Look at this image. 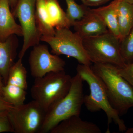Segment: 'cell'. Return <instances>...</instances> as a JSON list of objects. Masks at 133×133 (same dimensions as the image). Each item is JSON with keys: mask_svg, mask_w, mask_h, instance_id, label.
Segmentation results:
<instances>
[{"mask_svg": "<svg viewBox=\"0 0 133 133\" xmlns=\"http://www.w3.org/2000/svg\"><path fill=\"white\" fill-rule=\"evenodd\" d=\"M76 70L90 88V94L84 96V104L87 109L92 112L103 110L107 117L108 128L113 122L118 126L119 131L125 132L127 129L125 122L110 104L102 79L93 71L91 66L79 64L77 66Z\"/></svg>", "mask_w": 133, "mask_h": 133, "instance_id": "cell-1", "label": "cell"}, {"mask_svg": "<svg viewBox=\"0 0 133 133\" xmlns=\"http://www.w3.org/2000/svg\"><path fill=\"white\" fill-rule=\"evenodd\" d=\"M93 71L104 84L109 102L120 116L133 107V88L121 76L118 66L108 63H94Z\"/></svg>", "mask_w": 133, "mask_h": 133, "instance_id": "cell-2", "label": "cell"}, {"mask_svg": "<svg viewBox=\"0 0 133 133\" xmlns=\"http://www.w3.org/2000/svg\"><path fill=\"white\" fill-rule=\"evenodd\" d=\"M84 81L77 73L72 77L71 86L66 96L51 105L46 111L39 133L50 132L62 121L73 115L80 116L84 104Z\"/></svg>", "mask_w": 133, "mask_h": 133, "instance_id": "cell-3", "label": "cell"}, {"mask_svg": "<svg viewBox=\"0 0 133 133\" xmlns=\"http://www.w3.org/2000/svg\"><path fill=\"white\" fill-rule=\"evenodd\" d=\"M71 79L64 71L50 72L35 78L30 90L31 97L46 112L51 105L66 96Z\"/></svg>", "mask_w": 133, "mask_h": 133, "instance_id": "cell-4", "label": "cell"}, {"mask_svg": "<svg viewBox=\"0 0 133 133\" xmlns=\"http://www.w3.org/2000/svg\"><path fill=\"white\" fill-rule=\"evenodd\" d=\"M83 43L90 60L94 63L111 64L120 68L126 66L121 54V40L109 31L83 39Z\"/></svg>", "mask_w": 133, "mask_h": 133, "instance_id": "cell-5", "label": "cell"}, {"mask_svg": "<svg viewBox=\"0 0 133 133\" xmlns=\"http://www.w3.org/2000/svg\"><path fill=\"white\" fill-rule=\"evenodd\" d=\"M41 40L50 45L51 53L66 55L74 58L80 64L91 66L92 62L84 48L83 38L69 28L55 29L54 36H42Z\"/></svg>", "mask_w": 133, "mask_h": 133, "instance_id": "cell-6", "label": "cell"}, {"mask_svg": "<svg viewBox=\"0 0 133 133\" xmlns=\"http://www.w3.org/2000/svg\"><path fill=\"white\" fill-rule=\"evenodd\" d=\"M37 0H17L12 12L19 19L23 31V44L19 52V58L23 59L28 50L37 45L42 35L38 31L35 20Z\"/></svg>", "mask_w": 133, "mask_h": 133, "instance_id": "cell-7", "label": "cell"}, {"mask_svg": "<svg viewBox=\"0 0 133 133\" xmlns=\"http://www.w3.org/2000/svg\"><path fill=\"white\" fill-rule=\"evenodd\" d=\"M46 111L33 100L8 112L10 122L15 133H39Z\"/></svg>", "mask_w": 133, "mask_h": 133, "instance_id": "cell-8", "label": "cell"}, {"mask_svg": "<svg viewBox=\"0 0 133 133\" xmlns=\"http://www.w3.org/2000/svg\"><path fill=\"white\" fill-rule=\"evenodd\" d=\"M31 76L41 77L50 72L64 71L65 62L58 55L51 54L48 46L44 44L33 47L29 57Z\"/></svg>", "mask_w": 133, "mask_h": 133, "instance_id": "cell-9", "label": "cell"}, {"mask_svg": "<svg viewBox=\"0 0 133 133\" xmlns=\"http://www.w3.org/2000/svg\"><path fill=\"white\" fill-rule=\"evenodd\" d=\"M72 26L75 32L83 39L100 35L109 31L101 17L91 9L83 19L75 22Z\"/></svg>", "mask_w": 133, "mask_h": 133, "instance_id": "cell-10", "label": "cell"}, {"mask_svg": "<svg viewBox=\"0 0 133 133\" xmlns=\"http://www.w3.org/2000/svg\"><path fill=\"white\" fill-rule=\"evenodd\" d=\"M9 0H0V41L5 42L10 36L23 37L20 24L17 23L10 9Z\"/></svg>", "mask_w": 133, "mask_h": 133, "instance_id": "cell-11", "label": "cell"}, {"mask_svg": "<svg viewBox=\"0 0 133 133\" xmlns=\"http://www.w3.org/2000/svg\"><path fill=\"white\" fill-rule=\"evenodd\" d=\"M19 42L17 36L13 35L5 42L0 41V74L5 85L10 69L14 63Z\"/></svg>", "mask_w": 133, "mask_h": 133, "instance_id": "cell-12", "label": "cell"}, {"mask_svg": "<svg viewBox=\"0 0 133 133\" xmlns=\"http://www.w3.org/2000/svg\"><path fill=\"white\" fill-rule=\"evenodd\" d=\"M50 133H101L96 124L83 121L80 116L73 115L62 121L52 129Z\"/></svg>", "mask_w": 133, "mask_h": 133, "instance_id": "cell-13", "label": "cell"}, {"mask_svg": "<svg viewBox=\"0 0 133 133\" xmlns=\"http://www.w3.org/2000/svg\"><path fill=\"white\" fill-rule=\"evenodd\" d=\"M117 16L121 41L133 28V4L118 0Z\"/></svg>", "mask_w": 133, "mask_h": 133, "instance_id": "cell-14", "label": "cell"}, {"mask_svg": "<svg viewBox=\"0 0 133 133\" xmlns=\"http://www.w3.org/2000/svg\"><path fill=\"white\" fill-rule=\"evenodd\" d=\"M118 2V0H113L107 6L92 10L101 17L109 32L120 39L117 16Z\"/></svg>", "mask_w": 133, "mask_h": 133, "instance_id": "cell-15", "label": "cell"}, {"mask_svg": "<svg viewBox=\"0 0 133 133\" xmlns=\"http://www.w3.org/2000/svg\"><path fill=\"white\" fill-rule=\"evenodd\" d=\"M45 3L50 21L54 28H70L71 27L66 13L61 7L58 0H45Z\"/></svg>", "mask_w": 133, "mask_h": 133, "instance_id": "cell-16", "label": "cell"}, {"mask_svg": "<svg viewBox=\"0 0 133 133\" xmlns=\"http://www.w3.org/2000/svg\"><path fill=\"white\" fill-rule=\"evenodd\" d=\"M36 24L42 36H52L55 29L51 23L45 6V0H37L35 10Z\"/></svg>", "mask_w": 133, "mask_h": 133, "instance_id": "cell-17", "label": "cell"}, {"mask_svg": "<svg viewBox=\"0 0 133 133\" xmlns=\"http://www.w3.org/2000/svg\"><path fill=\"white\" fill-rule=\"evenodd\" d=\"M22 59L19 58L10 69L7 81L6 84L14 85L27 90L28 72L22 62Z\"/></svg>", "mask_w": 133, "mask_h": 133, "instance_id": "cell-18", "label": "cell"}, {"mask_svg": "<svg viewBox=\"0 0 133 133\" xmlns=\"http://www.w3.org/2000/svg\"><path fill=\"white\" fill-rule=\"evenodd\" d=\"M26 95V90L17 86L6 84L3 88V97L15 107L24 104Z\"/></svg>", "mask_w": 133, "mask_h": 133, "instance_id": "cell-19", "label": "cell"}, {"mask_svg": "<svg viewBox=\"0 0 133 133\" xmlns=\"http://www.w3.org/2000/svg\"><path fill=\"white\" fill-rule=\"evenodd\" d=\"M65 1L67 6L66 17L72 26L75 22L83 19L90 8L83 4L79 5L76 2L75 0Z\"/></svg>", "mask_w": 133, "mask_h": 133, "instance_id": "cell-20", "label": "cell"}, {"mask_svg": "<svg viewBox=\"0 0 133 133\" xmlns=\"http://www.w3.org/2000/svg\"><path fill=\"white\" fill-rule=\"evenodd\" d=\"M120 52L126 64L133 62V28L121 41Z\"/></svg>", "mask_w": 133, "mask_h": 133, "instance_id": "cell-21", "label": "cell"}, {"mask_svg": "<svg viewBox=\"0 0 133 133\" xmlns=\"http://www.w3.org/2000/svg\"><path fill=\"white\" fill-rule=\"evenodd\" d=\"M9 111L0 112V133L14 132L9 119Z\"/></svg>", "mask_w": 133, "mask_h": 133, "instance_id": "cell-22", "label": "cell"}, {"mask_svg": "<svg viewBox=\"0 0 133 133\" xmlns=\"http://www.w3.org/2000/svg\"><path fill=\"white\" fill-rule=\"evenodd\" d=\"M118 71L121 76L126 80L133 88V62L126 64L124 68H118Z\"/></svg>", "mask_w": 133, "mask_h": 133, "instance_id": "cell-23", "label": "cell"}, {"mask_svg": "<svg viewBox=\"0 0 133 133\" xmlns=\"http://www.w3.org/2000/svg\"><path fill=\"white\" fill-rule=\"evenodd\" d=\"M110 1L111 0H81L83 4L89 7L101 6Z\"/></svg>", "mask_w": 133, "mask_h": 133, "instance_id": "cell-24", "label": "cell"}, {"mask_svg": "<svg viewBox=\"0 0 133 133\" xmlns=\"http://www.w3.org/2000/svg\"><path fill=\"white\" fill-rule=\"evenodd\" d=\"M15 107L13 105L7 102L2 97L0 96V112L10 111Z\"/></svg>", "mask_w": 133, "mask_h": 133, "instance_id": "cell-25", "label": "cell"}, {"mask_svg": "<svg viewBox=\"0 0 133 133\" xmlns=\"http://www.w3.org/2000/svg\"><path fill=\"white\" fill-rule=\"evenodd\" d=\"M5 85L3 79L1 75L0 74V96L2 97V90L3 86Z\"/></svg>", "mask_w": 133, "mask_h": 133, "instance_id": "cell-26", "label": "cell"}, {"mask_svg": "<svg viewBox=\"0 0 133 133\" xmlns=\"http://www.w3.org/2000/svg\"><path fill=\"white\" fill-rule=\"evenodd\" d=\"M17 0H9L10 5L12 10L14 9L16 5Z\"/></svg>", "mask_w": 133, "mask_h": 133, "instance_id": "cell-27", "label": "cell"}, {"mask_svg": "<svg viewBox=\"0 0 133 133\" xmlns=\"http://www.w3.org/2000/svg\"><path fill=\"white\" fill-rule=\"evenodd\" d=\"M125 132L126 133H133V128L128 129Z\"/></svg>", "mask_w": 133, "mask_h": 133, "instance_id": "cell-28", "label": "cell"}, {"mask_svg": "<svg viewBox=\"0 0 133 133\" xmlns=\"http://www.w3.org/2000/svg\"><path fill=\"white\" fill-rule=\"evenodd\" d=\"M123 1H125L128 2L129 3L133 4V0H123Z\"/></svg>", "mask_w": 133, "mask_h": 133, "instance_id": "cell-29", "label": "cell"}]
</instances>
